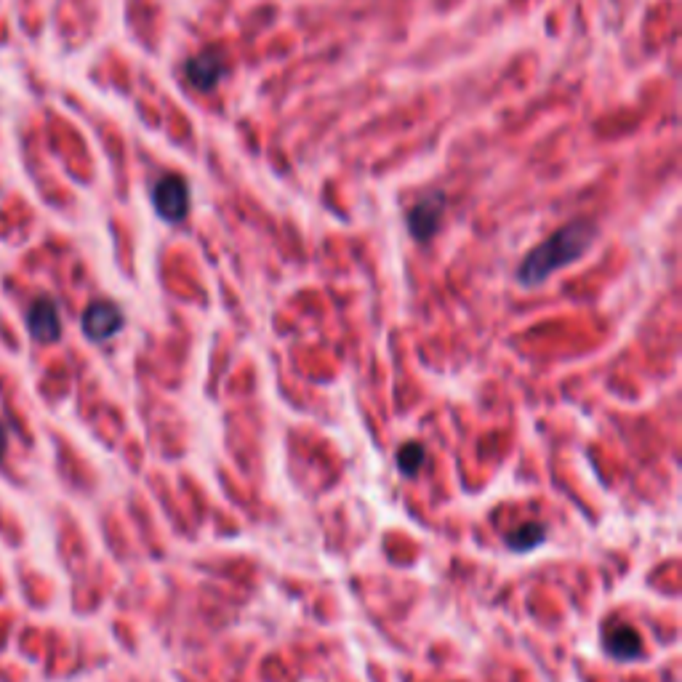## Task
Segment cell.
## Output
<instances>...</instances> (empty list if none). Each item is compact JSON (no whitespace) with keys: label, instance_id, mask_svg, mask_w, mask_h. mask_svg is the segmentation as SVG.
<instances>
[{"label":"cell","instance_id":"30bf717a","mask_svg":"<svg viewBox=\"0 0 682 682\" xmlns=\"http://www.w3.org/2000/svg\"><path fill=\"white\" fill-rule=\"evenodd\" d=\"M6 445H8L6 429H3V424H0V461H3V456H6Z\"/></svg>","mask_w":682,"mask_h":682},{"label":"cell","instance_id":"3957f363","mask_svg":"<svg viewBox=\"0 0 682 682\" xmlns=\"http://www.w3.org/2000/svg\"><path fill=\"white\" fill-rule=\"evenodd\" d=\"M445 195L443 192H429L424 198L416 203V206L408 211V230H411L413 240L419 243H427L437 235L440 224H443V214H445Z\"/></svg>","mask_w":682,"mask_h":682},{"label":"cell","instance_id":"ba28073f","mask_svg":"<svg viewBox=\"0 0 682 682\" xmlns=\"http://www.w3.org/2000/svg\"><path fill=\"white\" fill-rule=\"evenodd\" d=\"M507 547L517 555H525V552H533L536 547H541L547 541V528L541 523H525L520 528H515L512 533H507Z\"/></svg>","mask_w":682,"mask_h":682},{"label":"cell","instance_id":"8992f818","mask_svg":"<svg viewBox=\"0 0 682 682\" xmlns=\"http://www.w3.org/2000/svg\"><path fill=\"white\" fill-rule=\"evenodd\" d=\"M123 323H126L123 310L118 304L104 302V299L102 302H91L88 310L83 312V334H86V339L96 341V344L112 339L123 328Z\"/></svg>","mask_w":682,"mask_h":682},{"label":"cell","instance_id":"7a4b0ae2","mask_svg":"<svg viewBox=\"0 0 682 682\" xmlns=\"http://www.w3.org/2000/svg\"><path fill=\"white\" fill-rule=\"evenodd\" d=\"M152 206L163 222L179 224L190 214V187L184 176L166 174L152 184Z\"/></svg>","mask_w":682,"mask_h":682},{"label":"cell","instance_id":"9c48e42d","mask_svg":"<svg viewBox=\"0 0 682 682\" xmlns=\"http://www.w3.org/2000/svg\"><path fill=\"white\" fill-rule=\"evenodd\" d=\"M424 461H427V453H424V448L419 443L400 445V451H397V472L405 477H416L419 469L424 467Z\"/></svg>","mask_w":682,"mask_h":682},{"label":"cell","instance_id":"5b68a950","mask_svg":"<svg viewBox=\"0 0 682 682\" xmlns=\"http://www.w3.org/2000/svg\"><path fill=\"white\" fill-rule=\"evenodd\" d=\"M184 75L190 80V86H195L198 91H211L222 83V78L227 75V62L219 48H206L200 51L198 56H192L184 64Z\"/></svg>","mask_w":682,"mask_h":682},{"label":"cell","instance_id":"52a82bcc","mask_svg":"<svg viewBox=\"0 0 682 682\" xmlns=\"http://www.w3.org/2000/svg\"><path fill=\"white\" fill-rule=\"evenodd\" d=\"M605 651H608L611 659L627 664V661L640 659V653H643V640H640L635 627H629V624H616V627L605 632Z\"/></svg>","mask_w":682,"mask_h":682},{"label":"cell","instance_id":"277c9868","mask_svg":"<svg viewBox=\"0 0 682 682\" xmlns=\"http://www.w3.org/2000/svg\"><path fill=\"white\" fill-rule=\"evenodd\" d=\"M27 331L38 344H54L62 339V318L51 296H38L27 310Z\"/></svg>","mask_w":682,"mask_h":682},{"label":"cell","instance_id":"6da1fadb","mask_svg":"<svg viewBox=\"0 0 682 682\" xmlns=\"http://www.w3.org/2000/svg\"><path fill=\"white\" fill-rule=\"evenodd\" d=\"M597 238V224L592 219H576L552 232L541 246H536L531 254L525 256L517 280L525 288H536L547 283L557 270H563L568 264L579 262L581 256L587 254Z\"/></svg>","mask_w":682,"mask_h":682}]
</instances>
